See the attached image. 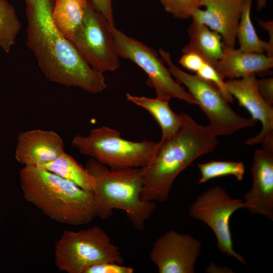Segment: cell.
Returning a JSON list of instances; mask_svg holds the SVG:
<instances>
[{
	"label": "cell",
	"instance_id": "6da1fadb",
	"mask_svg": "<svg viewBox=\"0 0 273 273\" xmlns=\"http://www.w3.org/2000/svg\"><path fill=\"white\" fill-rule=\"evenodd\" d=\"M27 21V47L51 81L77 87L91 94L107 87L103 73L85 61L52 19L55 0H24Z\"/></svg>",
	"mask_w": 273,
	"mask_h": 273
},
{
	"label": "cell",
	"instance_id": "7a4b0ae2",
	"mask_svg": "<svg viewBox=\"0 0 273 273\" xmlns=\"http://www.w3.org/2000/svg\"><path fill=\"white\" fill-rule=\"evenodd\" d=\"M177 133L165 141H159L150 162L143 167L141 199L145 202H164L169 197L177 176L196 160L213 151L217 136L208 126L197 123L185 113Z\"/></svg>",
	"mask_w": 273,
	"mask_h": 273
},
{
	"label": "cell",
	"instance_id": "3957f363",
	"mask_svg": "<svg viewBox=\"0 0 273 273\" xmlns=\"http://www.w3.org/2000/svg\"><path fill=\"white\" fill-rule=\"evenodd\" d=\"M19 176L24 199L50 219L81 225L97 216L93 192L72 181L37 166H24Z\"/></svg>",
	"mask_w": 273,
	"mask_h": 273
},
{
	"label": "cell",
	"instance_id": "277c9868",
	"mask_svg": "<svg viewBox=\"0 0 273 273\" xmlns=\"http://www.w3.org/2000/svg\"><path fill=\"white\" fill-rule=\"evenodd\" d=\"M85 168L94 180L92 191L97 216L109 218L114 209L125 212L134 227L142 231L146 222L157 208L156 202L141 200L143 187V167L112 170L89 158Z\"/></svg>",
	"mask_w": 273,
	"mask_h": 273
},
{
	"label": "cell",
	"instance_id": "5b68a950",
	"mask_svg": "<svg viewBox=\"0 0 273 273\" xmlns=\"http://www.w3.org/2000/svg\"><path fill=\"white\" fill-rule=\"evenodd\" d=\"M71 145L81 154L116 171L147 166L156 152L158 142L125 140L119 131L102 126L92 129L86 135H75Z\"/></svg>",
	"mask_w": 273,
	"mask_h": 273
},
{
	"label": "cell",
	"instance_id": "8992f818",
	"mask_svg": "<svg viewBox=\"0 0 273 273\" xmlns=\"http://www.w3.org/2000/svg\"><path fill=\"white\" fill-rule=\"evenodd\" d=\"M54 255L57 268L68 273H84L90 266L105 262H123L119 247L97 225L64 230L56 243Z\"/></svg>",
	"mask_w": 273,
	"mask_h": 273
},
{
	"label": "cell",
	"instance_id": "52a82bcc",
	"mask_svg": "<svg viewBox=\"0 0 273 273\" xmlns=\"http://www.w3.org/2000/svg\"><path fill=\"white\" fill-rule=\"evenodd\" d=\"M159 52L175 80L187 88L197 105L207 116L209 121L207 126L214 135H228L256 125L257 121L242 117L234 111L215 86L177 67L172 62L169 52L162 49Z\"/></svg>",
	"mask_w": 273,
	"mask_h": 273
},
{
	"label": "cell",
	"instance_id": "ba28073f",
	"mask_svg": "<svg viewBox=\"0 0 273 273\" xmlns=\"http://www.w3.org/2000/svg\"><path fill=\"white\" fill-rule=\"evenodd\" d=\"M110 30L119 57L131 60L144 71L148 76L147 84L155 89L156 97L169 101L176 98L197 105L189 93L173 79L155 50L126 35L114 25H110Z\"/></svg>",
	"mask_w": 273,
	"mask_h": 273
},
{
	"label": "cell",
	"instance_id": "9c48e42d",
	"mask_svg": "<svg viewBox=\"0 0 273 273\" xmlns=\"http://www.w3.org/2000/svg\"><path fill=\"white\" fill-rule=\"evenodd\" d=\"M111 25L87 0L82 21L69 39L87 64L102 73L119 67Z\"/></svg>",
	"mask_w": 273,
	"mask_h": 273
},
{
	"label": "cell",
	"instance_id": "30bf717a",
	"mask_svg": "<svg viewBox=\"0 0 273 273\" xmlns=\"http://www.w3.org/2000/svg\"><path fill=\"white\" fill-rule=\"evenodd\" d=\"M240 208H245L241 199L233 198L222 187L216 186L200 194L191 204L189 215L204 222L214 234L219 251L246 266L244 258L233 248L230 218Z\"/></svg>",
	"mask_w": 273,
	"mask_h": 273
},
{
	"label": "cell",
	"instance_id": "8fae6325",
	"mask_svg": "<svg viewBox=\"0 0 273 273\" xmlns=\"http://www.w3.org/2000/svg\"><path fill=\"white\" fill-rule=\"evenodd\" d=\"M201 249L199 240L171 230L154 242L150 257L159 273H194Z\"/></svg>",
	"mask_w": 273,
	"mask_h": 273
},
{
	"label": "cell",
	"instance_id": "7c38bea8",
	"mask_svg": "<svg viewBox=\"0 0 273 273\" xmlns=\"http://www.w3.org/2000/svg\"><path fill=\"white\" fill-rule=\"evenodd\" d=\"M229 93L246 108L252 118L262 125L260 132L245 141L247 145H262V149L273 153V107L260 95L257 87L256 74L247 75L238 79L225 81Z\"/></svg>",
	"mask_w": 273,
	"mask_h": 273
},
{
	"label": "cell",
	"instance_id": "4fadbf2b",
	"mask_svg": "<svg viewBox=\"0 0 273 273\" xmlns=\"http://www.w3.org/2000/svg\"><path fill=\"white\" fill-rule=\"evenodd\" d=\"M251 189L244 196L245 209L273 220V153L257 149L251 168Z\"/></svg>",
	"mask_w": 273,
	"mask_h": 273
},
{
	"label": "cell",
	"instance_id": "5bb4252c",
	"mask_svg": "<svg viewBox=\"0 0 273 273\" xmlns=\"http://www.w3.org/2000/svg\"><path fill=\"white\" fill-rule=\"evenodd\" d=\"M64 152L63 141L57 133L34 129L19 134L15 157L24 166H38Z\"/></svg>",
	"mask_w": 273,
	"mask_h": 273
},
{
	"label": "cell",
	"instance_id": "9a60e30c",
	"mask_svg": "<svg viewBox=\"0 0 273 273\" xmlns=\"http://www.w3.org/2000/svg\"><path fill=\"white\" fill-rule=\"evenodd\" d=\"M245 0H203L202 6L192 14V19L218 32L222 42L235 47L236 33Z\"/></svg>",
	"mask_w": 273,
	"mask_h": 273
},
{
	"label": "cell",
	"instance_id": "2e32d148",
	"mask_svg": "<svg viewBox=\"0 0 273 273\" xmlns=\"http://www.w3.org/2000/svg\"><path fill=\"white\" fill-rule=\"evenodd\" d=\"M222 49L221 58L211 65L223 80L263 73L273 67V58L263 54L244 53L223 42Z\"/></svg>",
	"mask_w": 273,
	"mask_h": 273
},
{
	"label": "cell",
	"instance_id": "e0dca14e",
	"mask_svg": "<svg viewBox=\"0 0 273 273\" xmlns=\"http://www.w3.org/2000/svg\"><path fill=\"white\" fill-rule=\"evenodd\" d=\"M189 41L183 53L193 52L213 65L221 57L223 53L221 35L206 25L193 19L188 28Z\"/></svg>",
	"mask_w": 273,
	"mask_h": 273
},
{
	"label": "cell",
	"instance_id": "ac0fdd59",
	"mask_svg": "<svg viewBox=\"0 0 273 273\" xmlns=\"http://www.w3.org/2000/svg\"><path fill=\"white\" fill-rule=\"evenodd\" d=\"M126 99L146 110L154 118L160 127L162 137L160 141H167L179 131L183 122L181 113L177 114L170 108L169 101L157 97L151 98L135 96L127 93Z\"/></svg>",
	"mask_w": 273,
	"mask_h": 273
},
{
	"label": "cell",
	"instance_id": "d6986e66",
	"mask_svg": "<svg viewBox=\"0 0 273 273\" xmlns=\"http://www.w3.org/2000/svg\"><path fill=\"white\" fill-rule=\"evenodd\" d=\"M87 0H55L53 20L59 31L69 39L81 23Z\"/></svg>",
	"mask_w": 273,
	"mask_h": 273
},
{
	"label": "cell",
	"instance_id": "ffe728a7",
	"mask_svg": "<svg viewBox=\"0 0 273 273\" xmlns=\"http://www.w3.org/2000/svg\"><path fill=\"white\" fill-rule=\"evenodd\" d=\"M37 167L71 180L85 190L93 191L94 185L93 177L87 171L85 167L78 163L72 156L66 152L52 161Z\"/></svg>",
	"mask_w": 273,
	"mask_h": 273
},
{
	"label": "cell",
	"instance_id": "44dd1931",
	"mask_svg": "<svg viewBox=\"0 0 273 273\" xmlns=\"http://www.w3.org/2000/svg\"><path fill=\"white\" fill-rule=\"evenodd\" d=\"M253 0H245L236 33L239 43V49L246 53L263 54L267 48V42L257 35L252 24L251 8Z\"/></svg>",
	"mask_w": 273,
	"mask_h": 273
},
{
	"label": "cell",
	"instance_id": "7402d4cb",
	"mask_svg": "<svg viewBox=\"0 0 273 273\" xmlns=\"http://www.w3.org/2000/svg\"><path fill=\"white\" fill-rule=\"evenodd\" d=\"M21 27L15 8L7 0H0V48L5 53L15 44Z\"/></svg>",
	"mask_w": 273,
	"mask_h": 273
},
{
	"label": "cell",
	"instance_id": "603a6c76",
	"mask_svg": "<svg viewBox=\"0 0 273 273\" xmlns=\"http://www.w3.org/2000/svg\"><path fill=\"white\" fill-rule=\"evenodd\" d=\"M201 177L198 181L203 184L210 179L228 175H232L239 181L242 180L245 174L243 163L233 161H215L200 163L198 165Z\"/></svg>",
	"mask_w": 273,
	"mask_h": 273
},
{
	"label": "cell",
	"instance_id": "cb8c5ba5",
	"mask_svg": "<svg viewBox=\"0 0 273 273\" xmlns=\"http://www.w3.org/2000/svg\"><path fill=\"white\" fill-rule=\"evenodd\" d=\"M165 10L174 17L187 19L202 6L203 0H159Z\"/></svg>",
	"mask_w": 273,
	"mask_h": 273
},
{
	"label": "cell",
	"instance_id": "d4e9b609",
	"mask_svg": "<svg viewBox=\"0 0 273 273\" xmlns=\"http://www.w3.org/2000/svg\"><path fill=\"white\" fill-rule=\"evenodd\" d=\"M196 75L215 86L229 103L233 102L234 98L226 88L225 80L208 62L206 61L202 67L196 72Z\"/></svg>",
	"mask_w": 273,
	"mask_h": 273
},
{
	"label": "cell",
	"instance_id": "484cf974",
	"mask_svg": "<svg viewBox=\"0 0 273 273\" xmlns=\"http://www.w3.org/2000/svg\"><path fill=\"white\" fill-rule=\"evenodd\" d=\"M132 267L122 265L113 262L97 264L86 269L84 273H133Z\"/></svg>",
	"mask_w": 273,
	"mask_h": 273
},
{
	"label": "cell",
	"instance_id": "4316f807",
	"mask_svg": "<svg viewBox=\"0 0 273 273\" xmlns=\"http://www.w3.org/2000/svg\"><path fill=\"white\" fill-rule=\"evenodd\" d=\"M206 61L202 56L193 52L183 53L178 60V63L181 66L195 73L202 67Z\"/></svg>",
	"mask_w": 273,
	"mask_h": 273
},
{
	"label": "cell",
	"instance_id": "83f0119b",
	"mask_svg": "<svg viewBox=\"0 0 273 273\" xmlns=\"http://www.w3.org/2000/svg\"><path fill=\"white\" fill-rule=\"evenodd\" d=\"M257 87L263 99L268 103L273 104V78L257 79Z\"/></svg>",
	"mask_w": 273,
	"mask_h": 273
},
{
	"label": "cell",
	"instance_id": "f1b7e54d",
	"mask_svg": "<svg viewBox=\"0 0 273 273\" xmlns=\"http://www.w3.org/2000/svg\"><path fill=\"white\" fill-rule=\"evenodd\" d=\"M95 9L100 12L111 25H114L112 0H89Z\"/></svg>",
	"mask_w": 273,
	"mask_h": 273
},
{
	"label": "cell",
	"instance_id": "f546056e",
	"mask_svg": "<svg viewBox=\"0 0 273 273\" xmlns=\"http://www.w3.org/2000/svg\"><path fill=\"white\" fill-rule=\"evenodd\" d=\"M260 26L266 30L269 35V40L267 48L266 50V55L270 58H273V22L272 20L264 21L261 20H257Z\"/></svg>",
	"mask_w": 273,
	"mask_h": 273
},
{
	"label": "cell",
	"instance_id": "4dcf8cb0",
	"mask_svg": "<svg viewBox=\"0 0 273 273\" xmlns=\"http://www.w3.org/2000/svg\"><path fill=\"white\" fill-rule=\"evenodd\" d=\"M205 271L208 273H233L234 270L231 268L224 266H218L214 262H210L205 268Z\"/></svg>",
	"mask_w": 273,
	"mask_h": 273
},
{
	"label": "cell",
	"instance_id": "1f68e13d",
	"mask_svg": "<svg viewBox=\"0 0 273 273\" xmlns=\"http://www.w3.org/2000/svg\"><path fill=\"white\" fill-rule=\"evenodd\" d=\"M257 4V10H260L266 7L267 0H256Z\"/></svg>",
	"mask_w": 273,
	"mask_h": 273
}]
</instances>
